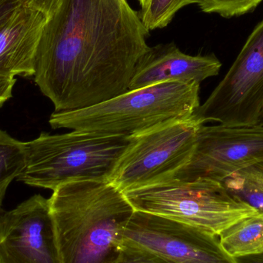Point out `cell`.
<instances>
[{
    "label": "cell",
    "mask_w": 263,
    "mask_h": 263,
    "mask_svg": "<svg viewBox=\"0 0 263 263\" xmlns=\"http://www.w3.org/2000/svg\"><path fill=\"white\" fill-rule=\"evenodd\" d=\"M148 35L127 0H60L43 29L34 81L55 112L107 101L129 90Z\"/></svg>",
    "instance_id": "obj_1"
},
{
    "label": "cell",
    "mask_w": 263,
    "mask_h": 263,
    "mask_svg": "<svg viewBox=\"0 0 263 263\" xmlns=\"http://www.w3.org/2000/svg\"><path fill=\"white\" fill-rule=\"evenodd\" d=\"M61 263H112L135 212L109 180L69 182L49 199Z\"/></svg>",
    "instance_id": "obj_2"
},
{
    "label": "cell",
    "mask_w": 263,
    "mask_h": 263,
    "mask_svg": "<svg viewBox=\"0 0 263 263\" xmlns=\"http://www.w3.org/2000/svg\"><path fill=\"white\" fill-rule=\"evenodd\" d=\"M199 89L197 83L152 85L86 109L54 112L49 123L54 129L131 137L194 115L200 106Z\"/></svg>",
    "instance_id": "obj_3"
},
{
    "label": "cell",
    "mask_w": 263,
    "mask_h": 263,
    "mask_svg": "<svg viewBox=\"0 0 263 263\" xmlns=\"http://www.w3.org/2000/svg\"><path fill=\"white\" fill-rule=\"evenodd\" d=\"M129 140L77 131L42 133L25 142L26 167L17 180L52 191L69 182L108 180Z\"/></svg>",
    "instance_id": "obj_4"
},
{
    "label": "cell",
    "mask_w": 263,
    "mask_h": 263,
    "mask_svg": "<svg viewBox=\"0 0 263 263\" xmlns=\"http://www.w3.org/2000/svg\"><path fill=\"white\" fill-rule=\"evenodd\" d=\"M136 211L151 213L205 230L219 237L236 222L259 213L218 181L173 178L123 192Z\"/></svg>",
    "instance_id": "obj_5"
},
{
    "label": "cell",
    "mask_w": 263,
    "mask_h": 263,
    "mask_svg": "<svg viewBox=\"0 0 263 263\" xmlns=\"http://www.w3.org/2000/svg\"><path fill=\"white\" fill-rule=\"evenodd\" d=\"M203 125L194 114L131 136L108 180L126 192L173 179L191 159Z\"/></svg>",
    "instance_id": "obj_6"
},
{
    "label": "cell",
    "mask_w": 263,
    "mask_h": 263,
    "mask_svg": "<svg viewBox=\"0 0 263 263\" xmlns=\"http://www.w3.org/2000/svg\"><path fill=\"white\" fill-rule=\"evenodd\" d=\"M195 115L204 123L260 124L263 118V20L230 70Z\"/></svg>",
    "instance_id": "obj_7"
},
{
    "label": "cell",
    "mask_w": 263,
    "mask_h": 263,
    "mask_svg": "<svg viewBox=\"0 0 263 263\" xmlns=\"http://www.w3.org/2000/svg\"><path fill=\"white\" fill-rule=\"evenodd\" d=\"M122 247L145 250L167 263H237L226 253L218 236L136 210L123 230Z\"/></svg>",
    "instance_id": "obj_8"
},
{
    "label": "cell",
    "mask_w": 263,
    "mask_h": 263,
    "mask_svg": "<svg viewBox=\"0 0 263 263\" xmlns=\"http://www.w3.org/2000/svg\"><path fill=\"white\" fill-rule=\"evenodd\" d=\"M259 163H263V124L203 125L191 159L174 178L222 182L234 173Z\"/></svg>",
    "instance_id": "obj_9"
},
{
    "label": "cell",
    "mask_w": 263,
    "mask_h": 263,
    "mask_svg": "<svg viewBox=\"0 0 263 263\" xmlns=\"http://www.w3.org/2000/svg\"><path fill=\"white\" fill-rule=\"evenodd\" d=\"M0 263H61L49 199L36 194L0 208Z\"/></svg>",
    "instance_id": "obj_10"
},
{
    "label": "cell",
    "mask_w": 263,
    "mask_h": 263,
    "mask_svg": "<svg viewBox=\"0 0 263 263\" xmlns=\"http://www.w3.org/2000/svg\"><path fill=\"white\" fill-rule=\"evenodd\" d=\"M222 63L214 55H190L175 43L150 47L133 74L129 90L166 82L197 83L216 77Z\"/></svg>",
    "instance_id": "obj_11"
},
{
    "label": "cell",
    "mask_w": 263,
    "mask_h": 263,
    "mask_svg": "<svg viewBox=\"0 0 263 263\" xmlns=\"http://www.w3.org/2000/svg\"><path fill=\"white\" fill-rule=\"evenodd\" d=\"M46 20L41 12L21 4L0 28L1 77H34Z\"/></svg>",
    "instance_id": "obj_12"
},
{
    "label": "cell",
    "mask_w": 263,
    "mask_h": 263,
    "mask_svg": "<svg viewBox=\"0 0 263 263\" xmlns=\"http://www.w3.org/2000/svg\"><path fill=\"white\" fill-rule=\"evenodd\" d=\"M219 239L226 253L234 259L263 253V213L239 221Z\"/></svg>",
    "instance_id": "obj_13"
},
{
    "label": "cell",
    "mask_w": 263,
    "mask_h": 263,
    "mask_svg": "<svg viewBox=\"0 0 263 263\" xmlns=\"http://www.w3.org/2000/svg\"><path fill=\"white\" fill-rule=\"evenodd\" d=\"M26 164L25 142L0 130V208L9 185L18 179Z\"/></svg>",
    "instance_id": "obj_14"
},
{
    "label": "cell",
    "mask_w": 263,
    "mask_h": 263,
    "mask_svg": "<svg viewBox=\"0 0 263 263\" xmlns=\"http://www.w3.org/2000/svg\"><path fill=\"white\" fill-rule=\"evenodd\" d=\"M222 183L232 195L263 213V163L243 168Z\"/></svg>",
    "instance_id": "obj_15"
},
{
    "label": "cell",
    "mask_w": 263,
    "mask_h": 263,
    "mask_svg": "<svg viewBox=\"0 0 263 263\" xmlns=\"http://www.w3.org/2000/svg\"><path fill=\"white\" fill-rule=\"evenodd\" d=\"M191 4L194 0H148L139 15L148 31L163 29L181 9Z\"/></svg>",
    "instance_id": "obj_16"
},
{
    "label": "cell",
    "mask_w": 263,
    "mask_h": 263,
    "mask_svg": "<svg viewBox=\"0 0 263 263\" xmlns=\"http://www.w3.org/2000/svg\"><path fill=\"white\" fill-rule=\"evenodd\" d=\"M263 0H194L202 12L219 14L224 18L240 16L253 12Z\"/></svg>",
    "instance_id": "obj_17"
},
{
    "label": "cell",
    "mask_w": 263,
    "mask_h": 263,
    "mask_svg": "<svg viewBox=\"0 0 263 263\" xmlns=\"http://www.w3.org/2000/svg\"><path fill=\"white\" fill-rule=\"evenodd\" d=\"M112 263H167L158 256L139 249L122 247L121 253Z\"/></svg>",
    "instance_id": "obj_18"
},
{
    "label": "cell",
    "mask_w": 263,
    "mask_h": 263,
    "mask_svg": "<svg viewBox=\"0 0 263 263\" xmlns=\"http://www.w3.org/2000/svg\"><path fill=\"white\" fill-rule=\"evenodd\" d=\"M23 6L41 12L46 18H49L57 9L60 0H21Z\"/></svg>",
    "instance_id": "obj_19"
},
{
    "label": "cell",
    "mask_w": 263,
    "mask_h": 263,
    "mask_svg": "<svg viewBox=\"0 0 263 263\" xmlns=\"http://www.w3.org/2000/svg\"><path fill=\"white\" fill-rule=\"evenodd\" d=\"M16 79L0 76V108L12 97Z\"/></svg>",
    "instance_id": "obj_20"
},
{
    "label": "cell",
    "mask_w": 263,
    "mask_h": 263,
    "mask_svg": "<svg viewBox=\"0 0 263 263\" xmlns=\"http://www.w3.org/2000/svg\"><path fill=\"white\" fill-rule=\"evenodd\" d=\"M21 4V0H0V28Z\"/></svg>",
    "instance_id": "obj_21"
},
{
    "label": "cell",
    "mask_w": 263,
    "mask_h": 263,
    "mask_svg": "<svg viewBox=\"0 0 263 263\" xmlns=\"http://www.w3.org/2000/svg\"><path fill=\"white\" fill-rule=\"evenodd\" d=\"M237 263H263V253L236 259Z\"/></svg>",
    "instance_id": "obj_22"
},
{
    "label": "cell",
    "mask_w": 263,
    "mask_h": 263,
    "mask_svg": "<svg viewBox=\"0 0 263 263\" xmlns=\"http://www.w3.org/2000/svg\"><path fill=\"white\" fill-rule=\"evenodd\" d=\"M138 1H139V4H140L141 7H142V6H145V3H147L148 0H138Z\"/></svg>",
    "instance_id": "obj_23"
},
{
    "label": "cell",
    "mask_w": 263,
    "mask_h": 263,
    "mask_svg": "<svg viewBox=\"0 0 263 263\" xmlns=\"http://www.w3.org/2000/svg\"><path fill=\"white\" fill-rule=\"evenodd\" d=\"M260 124H263V118H262V123H261Z\"/></svg>",
    "instance_id": "obj_24"
}]
</instances>
